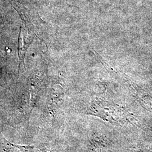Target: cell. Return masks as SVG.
<instances>
[{"instance_id":"1","label":"cell","mask_w":152,"mask_h":152,"mask_svg":"<svg viewBox=\"0 0 152 152\" xmlns=\"http://www.w3.org/2000/svg\"><path fill=\"white\" fill-rule=\"evenodd\" d=\"M32 38L31 34L28 30L22 28L19 38V46L18 52L19 59L21 61L23 60V58L26 54L29 45L31 43V39Z\"/></svg>"},{"instance_id":"2","label":"cell","mask_w":152,"mask_h":152,"mask_svg":"<svg viewBox=\"0 0 152 152\" xmlns=\"http://www.w3.org/2000/svg\"><path fill=\"white\" fill-rule=\"evenodd\" d=\"M2 145L4 152H40L32 146L16 145L6 140L5 138L2 139Z\"/></svg>"}]
</instances>
